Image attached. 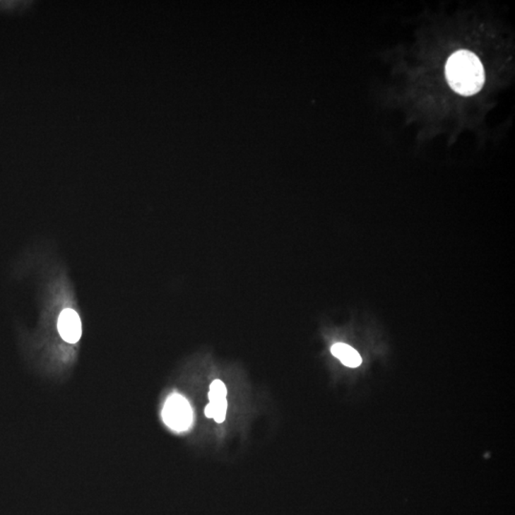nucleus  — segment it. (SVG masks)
<instances>
[{
	"label": "nucleus",
	"mask_w": 515,
	"mask_h": 515,
	"mask_svg": "<svg viewBox=\"0 0 515 515\" xmlns=\"http://www.w3.org/2000/svg\"><path fill=\"white\" fill-rule=\"evenodd\" d=\"M446 81L454 91L462 95L477 94L485 83V70L476 54L467 50L455 52L446 64Z\"/></svg>",
	"instance_id": "obj_1"
},
{
	"label": "nucleus",
	"mask_w": 515,
	"mask_h": 515,
	"mask_svg": "<svg viewBox=\"0 0 515 515\" xmlns=\"http://www.w3.org/2000/svg\"><path fill=\"white\" fill-rule=\"evenodd\" d=\"M162 415L166 426L176 432H187L192 425V408L181 394L173 393L166 399Z\"/></svg>",
	"instance_id": "obj_2"
},
{
	"label": "nucleus",
	"mask_w": 515,
	"mask_h": 515,
	"mask_svg": "<svg viewBox=\"0 0 515 515\" xmlns=\"http://www.w3.org/2000/svg\"><path fill=\"white\" fill-rule=\"evenodd\" d=\"M227 389L220 380H215L210 386L208 393L209 404L206 406L204 413L207 418L214 419L217 423H223L227 410Z\"/></svg>",
	"instance_id": "obj_3"
},
{
	"label": "nucleus",
	"mask_w": 515,
	"mask_h": 515,
	"mask_svg": "<svg viewBox=\"0 0 515 515\" xmlns=\"http://www.w3.org/2000/svg\"><path fill=\"white\" fill-rule=\"evenodd\" d=\"M57 329L65 342L75 343L81 337V321L80 316L73 309H64L57 321Z\"/></svg>",
	"instance_id": "obj_4"
},
{
	"label": "nucleus",
	"mask_w": 515,
	"mask_h": 515,
	"mask_svg": "<svg viewBox=\"0 0 515 515\" xmlns=\"http://www.w3.org/2000/svg\"><path fill=\"white\" fill-rule=\"evenodd\" d=\"M331 353L348 367H358L362 364L360 354L353 348L345 343H335L332 345Z\"/></svg>",
	"instance_id": "obj_5"
},
{
	"label": "nucleus",
	"mask_w": 515,
	"mask_h": 515,
	"mask_svg": "<svg viewBox=\"0 0 515 515\" xmlns=\"http://www.w3.org/2000/svg\"><path fill=\"white\" fill-rule=\"evenodd\" d=\"M32 5V1H0V12H26Z\"/></svg>",
	"instance_id": "obj_6"
}]
</instances>
